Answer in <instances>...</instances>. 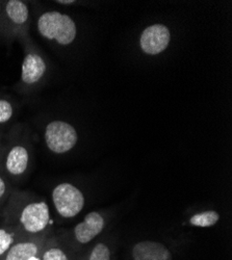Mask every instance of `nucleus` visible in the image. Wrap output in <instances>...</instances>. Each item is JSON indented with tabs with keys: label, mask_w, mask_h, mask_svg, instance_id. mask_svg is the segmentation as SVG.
<instances>
[{
	"label": "nucleus",
	"mask_w": 232,
	"mask_h": 260,
	"mask_svg": "<svg viewBox=\"0 0 232 260\" xmlns=\"http://www.w3.org/2000/svg\"><path fill=\"white\" fill-rule=\"evenodd\" d=\"M3 145H4V139L2 134H0V211H2L3 207L5 206L6 202L8 201L10 194L13 190V185L6 176L3 165H2V151H3Z\"/></svg>",
	"instance_id": "dca6fc26"
},
{
	"label": "nucleus",
	"mask_w": 232,
	"mask_h": 260,
	"mask_svg": "<svg viewBox=\"0 0 232 260\" xmlns=\"http://www.w3.org/2000/svg\"><path fill=\"white\" fill-rule=\"evenodd\" d=\"M19 42L23 47L24 54L17 91L21 94H29L44 83L49 73V62L29 35L20 39Z\"/></svg>",
	"instance_id": "f03ea898"
},
{
	"label": "nucleus",
	"mask_w": 232,
	"mask_h": 260,
	"mask_svg": "<svg viewBox=\"0 0 232 260\" xmlns=\"http://www.w3.org/2000/svg\"><path fill=\"white\" fill-rule=\"evenodd\" d=\"M31 22L28 4L22 0L0 2V34L9 43L29 35Z\"/></svg>",
	"instance_id": "423d86ee"
},
{
	"label": "nucleus",
	"mask_w": 232,
	"mask_h": 260,
	"mask_svg": "<svg viewBox=\"0 0 232 260\" xmlns=\"http://www.w3.org/2000/svg\"><path fill=\"white\" fill-rule=\"evenodd\" d=\"M110 214L103 210L88 212L71 230L59 233L64 242L77 254L86 252L108 229Z\"/></svg>",
	"instance_id": "20e7f679"
},
{
	"label": "nucleus",
	"mask_w": 232,
	"mask_h": 260,
	"mask_svg": "<svg viewBox=\"0 0 232 260\" xmlns=\"http://www.w3.org/2000/svg\"><path fill=\"white\" fill-rule=\"evenodd\" d=\"M86 252H87V251H86ZM86 252L82 253V254H80V255L78 256L77 260H87V255H86Z\"/></svg>",
	"instance_id": "6ab92c4d"
},
{
	"label": "nucleus",
	"mask_w": 232,
	"mask_h": 260,
	"mask_svg": "<svg viewBox=\"0 0 232 260\" xmlns=\"http://www.w3.org/2000/svg\"><path fill=\"white\" fill-rule=\"evenodd\" d=\"M44 142L51 153L67 154L76 147L78 134L76 128L64 120H52L44 129Z\"/></svg>",
	"instance_id": "6e6552de"
},
{
	"label": "nucleus",
	"mask_w": 232,
	"mask_h": 260,
	"mask_svg": "<svg viewBox=\"0 0 232 260\" xmlns=\"http://www.w3.org/2000/svg\"><path fill=\"white\" fill-rule=\"evenodd\" d=\"M46 237H27L17 242L5 255L3 260H28L40 254Z\"/></svg>",
	"instance_id": "f8f14e48"
},
{
	"label": "nucleus",
	"mask_w": 232,
	"mask_h": 260,
	"mask_svg": "<svg viewBox=\"0 0 232 260\" xmlns=\"http://www.w3.org/2000/svg\"><path fill=\"white\" fill-rule=\"evenodd\" d=\"M221 219L217 210H203L192 214L188 219V224L196 228H210L219 223Z\"/></svg>",
	"instance_id": "2eb2a0df"
},
{
	"label": "nucleus",
	"mask_w": 232,
	"mask_h": 260,
	"mask_svg": "<svg viewBox=\"0 0 232 260\" xmlns=\"http://www.w3.org/2000/svg\"><path fill=\"white\" fill-rule=\"evenodd\" d=\"M17 113L15 102L8 97L0 96V128L10 124Z\"/></svg>",
	"instance_id": "f3484780"
},
{
	"label": "nucleus",
	"mask_w": 232,
	"mask_h": 260,
	"mask_svg": "<svg viewBox=\"0 0 232 260\" xmlns=\"http://www.w3.org/2000/svg\"><path fill=\"white\" fill-rule=\"evenodd\" d=\"M57 5H60V6H74L76 5L77 3L74 2V0H68V2H64V0H58V2H55Z\"/></svg>",
	"instance_id": "a211bd4d"
},
{
	"label": "nucleus",
	"mask_w": 232,
	"mask_h": 260,
	"mask_svg": "<svg viewBox=\"0 0 232 260\" xmlns=\"http://www.w3.org/2000/svg\"><path fill=\"white\" fill-rule=\"evenodd\" d=\"M171 30L162 23L147 26L141 34L139 44L146 55H158L164 52L171 43Z\"/></svg>",
	"instance_id": "1a4fd4ad"
},
{
	"label": "nucleus",
	"mask_w": 232,
	"mask_h": 260,
	"mask_svg": "<svg viewBox=\"0 0 232 260\" xmlns=\"http://www.w3.org/2000/svg\"><path fill=\"white\" fill-rule=\"evenodd\" d=\"M28 260H41V257H40V254H38V255H35V256H32V257H30Z\"/></svg>",
	"instance_id": "aec40b11"
},
{
	"label": "nucleus",
	"mask_w": 232,
	"mask_h": 260,
	"mask_svg": "<svg viewBox=\"0 0 232 260\" xmlns=\"http://www.w3.org/2000/svg\"><path fill=\"white\" fill-rule=\"evenodd\" d=\"M37 30L41 38L67 47L77 38V25L74 19L59 11L51 10L41 13L37 18Z\"/></svg>",
	"instance_id": "39448f33"
},
{
	"label": "nucleus",
	"mask_w": 232,
	"mask_h": 260,
	"mask_svg": "<svg viewBox=\"0 0 232 260\" xmlns=\"http://www.w3.org/2000/svg\"><path fill=\"white\" fill-rule=\"evenodd\" d=\"M24 237L16 228L7 225L5 223H0V259L3 260L7 252L20 240Z\"/></svg>",
	"instance_id": "4468645a"
},
{
	"label": "nucleus",
	"mask_w": 232,
	"mask_h": 260,
	"mask_svg": "<svg viewBox=\"0 0 232 260\" xmlns=\"http://www.w3.org/2000/svg\"><path fill=\"white\" fill-rule=\"evenodd\" d=\"M79 255L64 242L59 233L53 232L46 237L40 251L41 260H77Z\"/></svg>",
	"instance_id": "9b49d317"
},
{
	"label": "nucleus",
	"mask_w": 232,
	"mask_h": 260,
	"mask_svg": "<svg viewBox=\"0 0 232 260\" xmlns=\"http://www.w3.org/2000/svg\"><path fill=\"white\" fill-rule=\"evenodd\" d=\"M117 237L103 234L87 250V260H116Z\"/></svg>",
	"instance_id": "ddd939ff"
},
{
	"label": "nucleus",
	"mask_w": 232,
	"mask_h": 260,
	"mask_svg": "<svg viewBox=\"0 0 232 260\" xmlns=\"http://www.w3.org/2000/svg\"><path fill=\"white\" fill-rule=\"evenodd\" d=\"M51 200L56 214L62 220H72L86 206L83 191L71 182H60L51 191Z\"/></svg>",
	"instance_id": "0eeeda50"
},
{
	"label": "nucleus",
	"mask_w": 232,
	"mask_h": 260,
	"mask_svg": "<svg viewBox=\"0 0 232 260\" xmlns=\"http://www.w3.org/2000/svg\"><path fill=\"white\" fill-rule=\"evenodd\" d=\"M0 260H2V259H0Z\"/></svg>",
	"instance_id": "412c9836"
},
{
	"label": "nucleus",
	"mask_w": 232,
	"mask_h": 260,
	"mask_svg": "<svg viewBox=\"0 0 232 260\" xmlns=\"http://www.w3.org/2000/svg\"><path fill=\"white\" fill-rule=\"evenodd\" d=\"M0 219L24 237H45L52 233V216L47 201L29 191L13 188L0 211Z\"/></svg>",
	"instance_id": "f257e3e1"
},
{
	"label": "nucleus",
	"mask_w": 232,
	"mask_h": 260,
	"mask_svg": "<svg viewBox=\"0 0 232 260\" xmlns=\"http://www.w3.org/2000/svg\"><path fill=\"white\" fill-rule=\"evenodd\" d=\"M2 165L12 185L25 179L32 166V147L26 137L9 136L3 145Z\"/></svg>",
	"instance_id": "7ed1b4c3"
},
{
	"label": "nucleus",
	"mask_w": 232,
	"mask_h": 260,
	"mask_svg": "<svg viewBox=\"0 0 232 260\" xmlns=\"http://www.w3.org/2000/svg\"><path fill=\"white\" fill-rule=\"evenodd\" d=\"M130 258L131 260H174L170 247L151 240L135 243L130 248Z\"/></svg>",
	"instance_id": "9d476101"
}]
</instances>
